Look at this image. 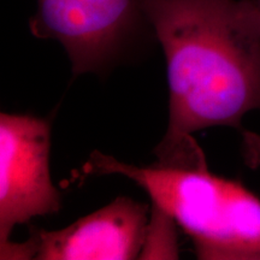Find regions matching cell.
Returning a JSON list of instances; mask_svg holds the SVG:
<instances>
[{"label":"cell","mask_w":260,"mask_h":260,"mask_svg":"<svg viewBox=\"0 0 260 260\" xmlns=\"http://www.w3.org/2000/svg\"><path fill=\"white\" fill-rule=\"evenodd\" d=\"M167 59L169 124L154 154L161 165L206 161L193 133L241 130L260 111V9L254 0H147Z\"/></svg>","instance_id":"obj_1"},{"label":"cell","mask_w":260,"mask_h":260,"mask_svg":"<svg viewBox=\"0 0 260 260\" xmlns=\"http://www.w3.org/2000/svg\"><path fill=\"white\" fill-rule=\"evenodd\" d=\"M83 176L122 175L144 189L190 237L200 260H260V198L240 181L194 167H135L94 151Z\"/></svg>","instance_id":"obj_2"},{"label":"cell","mask_w":260,"mask_h":260,"mask_svg":"<svg viewBox=\"0 0 260 260\" xmlns=\"http://www.w3.org/2000/svg\"><path fill=\"white\" fill-rule=\"evenodd\" d=\"M31 34L63 46L75 75L106 74L154 38L147 0H37Z\"/></svg>","instance_id":"obj_3"},{"label":"cell","mask_w":260,"mask_h":260,"mask_svg":"<svg viewBox=\"0 0 260 260\" xmlns=\"http://www.w3.org/2000/svg\"><path fill=\"white\" fill-rule=\"evenodd\" d=\"M50 149V119L2 112L0 248L17 225L61 209V194L51 180Z\"/></svg>","instance_id":"obj_4"},{"label":"cell","mask_w":260,"mask_h":260,"mask_svg":"<svg viewBox=\"0 0 260 260\" xmlns=\"http://www.w3.org/2000/svg\"><path fill=\"white\" fill-rule=\"evenodd\" d=\"M149 210L132 198L118 197L64 229H31L25 242L10 241L2 247L0 259H136L144 246Z\"/></svg>","instance_id":"obj_5"},{"label":"cell","mask_w":260,"mask_h":260,"mask_svg":"<svg viewBox=\"0 0 260 260\" xmlns=\"http://www.w3.org/2000/svg\"><path fill=\"white\" fill-rule=\"evenodd\" d=\"M177 226L170 214L152 204L139 259H177Z\"/></svg>","instance_id":"obj_6"},{"label":"cell","mask_w":260,"mask_h":260,"mask_svg":"<svg viewBox=\"0 0 260 260\" xmlns=\"http://www.w3.org/2000/svg\"><path fill=\"white\" fill-rule=\"evenodd\" d=\"M241 152L247 167L251 169L260 168V134L242 130Z\"/></svg>","instance_id":"obj_7"},{"label":"cell","mask_w":260,"mask_h":260,"mask_svg":"<svg viewBox=\"0 0 260 260\" xmlns=\"http://www.w3.org/2000/svg\"><path fill=\"white\" fill-rule=\"evenodd\" d=\"M254 2L256 3V5H258V8L260 9V0H254Z\"/></svg>","instance_id":"obj_8"}]
</instances>
